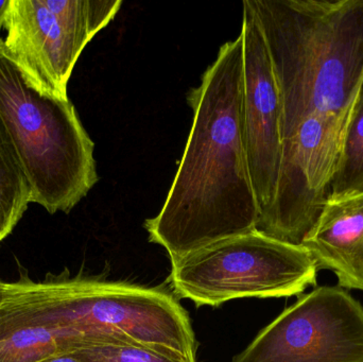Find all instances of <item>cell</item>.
<instances>
[{
	"label": "cell",
	"instance_id": "cell-6",
	"mask_svg": "<svg viewBox=\"0 0 363 362\" xmlns=\"http://www.w3.org/2000/svg\"><path fill=\"white\" fill-rule=\"evenodd\" d=\"M121 4V0H10L6 52L36 89L68 97V81L83 49Z\"/></svg>",
	"mask_w": 363,
	"mask_h": 362
},
{
	"label": "cell",
	"instance_id": "cell-10",
	"mask_svg": "<svg viewBox=\"0 0 363 362\" xmlns=\"http://www.w3.org/2000/svg\"><path fill=\"white\" fill-rule=\"evenodd\" d=\"M67 354L40 283H12L0 306V362H43Z\"/></svg>",
	"mask_w": 363,
	"mask_h": 362
},
{
	"label": "cell",
	"instance_id": "cell-5",
	"mask_svg": "<svg viewBox=\"0 0 363 362\" xmlns=\"http://www.w3.org/2000/svg\"><path fill=\"white\" fill-rule=\"evenodd\" d=\"M318 267L303 246L254 231L184 257L167 282L174 295L196 307H218L243 298H289L317 284Z\"/></svg>",
	"mask_w": 363,
	"mask_h": 362
},
{
	"label": "cell",
	"instance_id": "cell-16",
	"mask_svg": "<svg viewBox=\"0 0 363 362\" xmlns=\"http://www.w3.org/2000/svg\"><path fill=\"white\" fill-rule=\"evenodd\" d=\"M11 287H12V283H4L0 281V306L6 301V297L10 293Z\"/></svg>",
	"mask_w": 363,
	"mask_h": 362
},
{
	"label": "cell",
	"instance_id": "cell-13",
	"mask_svg": "<svg viewBox=\"0 0 363 362\" xmlns=\"http://www.w3.org/2000/svg\"><path fill=\"white\" fill-rule=\"evenodd\" d=\"M363 193V95L345 132L330 197Z\"/></svg>",
	"mask_w": 363,
	"mask_h": 362
},
{
	"label": "cell",
	"instance_id": "cell-15",
	"mask_svg": "<svg viewBox=\"0 0 363 362\" xmlns=\"http://www.w3.org/2000/svg\"><path fill=\"white\" fill-rule=\"evenodd\" d=\"M9 4L10 0H0V32L4 28L6 23V15L8 12Z\"/></svg>",
	"mask_w": 363,
	"mask_h": 362
},
{
	"label": "cell",
	"instance_id": "cell-1",
	"mask_svg": "<svg viewBox=\"0 0 363 362\" xmlns=\"http://www.w3.org/2000/svg\"><path fill=\"white\" fill-rule=\"evenodd\" d=\"M242 36L225 43L188 94L194 123L167 199L144 227L172 265L211 244L256 231L259 208L242 129Z\"/></svg>",
	"mask_w": 363,
	"mask_h": 362
},
{
	"label": "cell",
	"instance_id": "cell-11",
	"mask_svg": "<svg viewBox=\"0 0 363 362\" xmlns=\"http://www.w3.org/2000/svg\"><path fill=\"white\" fill-rule=\"evenodd\" d=\"M31 203V189L10 135L0 119V242Z\"/></svg>",
	"mask_w": 363,
	"mask_h": 362
},
{
	"label": "cell",
	"instance_id": "cell-14",
	"mask_svg": "<svg viewBox=\"0 0 363 362\" xmlns=\"http://www.w3.org/2000/svg\"><path fill=\"white\" fill-rule=\"evenodd\" d=\"M43 362H82L74 353H68V354H62L59 356L53 357V358L48 359Z\"/></svg>",
	"mask_w": 363,
	"mask_h": 362
},
{
	"label": "cell",
	"instance_id": "cell-8",
	"mask_svg": "<svg viewBox=\"0 0 363 362\" xmlns=\"http://www.w3.org/2000/svg\"><path fill=\"white\" fill-rule=\"evenodd\" d=\"M242 17L243 140L260 220L272 206L279 182L281 101L268 47L249 0L243 1Z\"/></svg>",
	"mask_w": 363,
	"mask_h": 362
},
{
	"label": "cell",
	"instance_id": "cell-12",
	"mask_svg": "<svg viewBox=\"0 0 363 362\" xmlns=\"http://www.w3.org/2000/svg\"><path fill=\"white\" fill-rule=\"evenodd\" d=\"M72 353L82 362H192L168 349L114 336L87 338Z\"/></svg>",
	"mask_w": 363,
	"mask_h": 362
},
{
	"label": "cell",
	"instance_id": "cell-9",
	"mask_svg": "<svg viewBox=\"0 0 363 362\" xmlns=\"http://www.w3.org/2000/svg\"><path fill=\"white\" fill-rule=\"evenodd\" d=\"M302 246L339 286L363 291V193L328 197Z\"/></svg>",
	"mask_w": 363,
	"mask_h": 362
},
{
	"label": "cell",
	"instance_id": "cell-7",
	"mask_svg": "<svg viewBox=\"0 0 363 362\" xmlns=\"http://www.w3.org/2000/svg\"><path fill=\"white\" fill-rule=\"evenodd\" d=\"M233 362H363V306L341 287H318Z\"/></svg>",
	"mask_w": 363,
	"mask_h": 362
},
{
	"label": "cell",
	"instance_id": "cell-3",
	"mask_svg": "<svg viewBox=\"0 0 363 362\" xmlns=\"http://www.w3.org/2000/svg\"><path fill=\"white\" fill-rule=\"evenodd\" d=\"M0 119L31 189V203L68 214L98 182L93 140L68 97L43 93L0 38Z\"/></svg>",
	"mask_w": 363,
	"mask_h": 362
},
{
	"label": "cell",
	"instance_id": "cell-4",
	"mask_svg": "<svg viewBox=\"0 0 363 362\" xmlns=\"http://www.w3.org/2000/svg\"><path fill=\"white\" fill-rule=\"evenodd\" d=\"M40 285L67 354L87 338L114 336L168 349L198 362L189 315L174 293L161 287L82 278Z\"/></svg>",
	"mask_w": 363,
	"mask_h": 362
},
{
	"label": "cell",
	"instance_id": "cell-2",
	"mask_svg": "<svg viewBox=\"0 0 363 362\" xmlns=\"http://www.w3.org/2000/svg\"><path fill=\"white\" fill-rule=\"evenodd\" d=\"M281 101L283 142L303 121L347 132L363 95V0H249Z\"/></svg>",
	"mask_w": 363,
	"mask_h": 362
}]
</instances>
